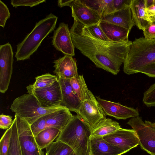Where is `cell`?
Segmentation results:
<instances>
[{
  "label": "cell",
  "mask_w": 155,
  "mask_h": 155,
  "mask_svg": "<svg viewBox=\"0 0 155 155\" xmlns=\"http://www.w3.org/2000/svg\"><path fill=\"white\" fill-rule=\"evenodd\" d=\"M61 130L55 127L45 129L40 131L35 137L36 141L40 148H46L57 138Z\"/></svg>",
  "instance_id": "24"
},
{
  "label": "cell",
  "mask_w": 155,
  "mask_h": 155,
  "mask_svg": "<svg viewBox=\"0 0 155 155\" xmlns=\"http://www.w3.org/2000/svg\"><path fill=\"white\" fill-rule=\"evenodd\" d=\"M13 120L10 115L2 114L0 115V128L2 129H7L12 125Z\"/></svg>",
  "instance_id": "34"
},
{
  "label": "cell",
  "mask_w": 155,
  "mask_h": 155,
  "mask_svg": "<svg viewBox=\"0 0 155 155\" xmlns=\"http://www.w3.org/2000/svg\"><path fill=\"white\" fill-rule=\"evenodd\" d=\"M12 130L11 126L7 129L0 140V155H7L9 148Z\"/></svg>",
  "instance_id": "28"
},
{
  "label": "cell",
  "mask_w": 155,
  "mask_h": 155,
  "mask_svg": "<svg viewBox=\"0 0 155 155\" xmlns=\"http://www.w3.org/2000/svg\"><path fill=\"white\" fill-rule=\"evenodd\" d=\"M127 124L135 131L141 148L151 155H155V123L144 122L139 116L131 118Z\"/></svg>",
  "instance_id": "6"
},
{
  "label": "cell",
  "mask_w": 155,
  "mask_h": 155,
  "mask_svg": "<svg viewBox=\"0 0 155 155\" xmlns=\"http://www.w3.org/2000/svg\"><path fill=\"white\" fill-rule=\"evenodd\" d=\"M19 141L22 155H44L36 141L30 125L15 114Z\"/></svg>",
  "instance_id": "8"
},
{
  "label": "cell",
  "mask_w": 155,
  "mask_h": 155,
  "mask_svg": "<svg viewBox=\"0 0 155 155\" xmlns=\"http://www.w3.org/2000/svg\"><path fill=\"white\" fill-rule=\"evenodd\" d=\"M146 11L151 21L155 19V4L147 8Z\"/></svg>",
  "instance_id": "39"
},
{
  "label": "cell",
  "mask_w": 155,
  "mask_h": 155,
  "mask_svg": "<svg viewBox=\"0 0 155 155\" xmlns=\"http://www.w3.org/2000/svg\"><path fill=\"white\" fill-rule=\"evenodd\" d=\"M130 0H113V4L115 11L120 10L129 5Z\"/></svg>",
  "instance_id": "38"
},
{
  "label": "cell",
  "mask_w": 155,
  "mask_h": 155,
  "mask_svg": "<svg viewBox=\"0 0 155 155\" xmlns=\"http://www.w3.org/2000/svg\"><path fill=\"white\" fill-rule=\"evenodd\" d=\"M143 102L148 107L155 106V83L144 92Z\"/></svg>",
  "instance_id": "29"
},
{
  "label": "cell",
  "mask_w": 155,
  "mask_h": 155,
  "mask_svg": "<svg viewBox=\"0 0 155 155\" xmlns=\"http://www.w3.org/2000/svg\"><path fill=\"white\" fill-rule=\"evenodd\" d=\"M99 25L111 41H128L130 31L120 26L101 21Z\"/></svg>",
  "instance_id": "21"
},
{
  "label": "cell",
  "mask_w": 155,
  "mask_h": 155,
  "mask_svg": "<svg viewBox=\"0 0 155 155\" xmlns=\"http://www.w3.org/2000/svg\"><path fill=\"white\" fill-rule=\"evenodd\" d=\"M124 73H138L142 68L155 64V38H136L132 42L123 63Z\"/></svg>",
  "instance_id": "2"
},
{
  "label": "cell",
  "mask_w": 155,
  "mask_h": 155,
  "mask_svg": "<svg viewBox=\"0 0 155 155\" xmlns=\"http://www.w3.org/2000/svg\"><path fill=\"white\" fill-rule=\"evenodd\" d=\"M75 48L97 68L114 75L119 72L132 41H107L95 37L88 28L74 19L70 29Z\"/></svg>",
  "instance_id": "1"
},
{
  "label": "cell",
  "mask_w": 155,
  "mask_h": 155,
  "mask_svg": "<svg viewBox=\"0 0 155 155\" xmlns=\"http://www.w3.org/2000/svg\"><path fill=\"white\" fill-rule=\"evenodd\" d=\"M103 137L106 141L121 149L125 153L139 145L137 134L133 129L120 128Z\"/></svg>",
  "instance_id": "11"
},
{
  "label": "cell",
  "mask_w": 155,
  "mask_h": 155,
  "mask_svg": "<svg viewBox=\"0 0 155 155\" xmlns=\"http://www.w3.org/2000/svg\"><path fill=\"white\" fill-rule=\"evenodd\" d=\"M69 79L72 88L81 102L85 100L96 99L88 88L82 75H78Z\"/></svg>",
  "instance_id": "23"
},
{
  "label": "cell",
  "mask_w": 155,
  "mask_h": 155,
  "mask_svg": "<svg viewBox=\"0 0 155 155\" xmlns=\"http://www.w3.org/2000/svg\"><path fill=\"white\" fill-rule=\"evenodd\" d=\"M104 5L102 16L109 14L115 11L113 0H104Z\"/></svg>",
  "instance_id": "35"
},
{
  "label": "cell",
  "mask_w": 155,
  "mask_h": 155,
  "mask_svg": "<svg viewBox=\"0 0 155 155\" xmlns=\"http://www.w3.org/2000/svg\"><path fill=\"white\" fill-rule=\"evenodd\" d=\"M52 45L58 51L64 55H75L74 48L70 30L68 24L61 23L54 31Z\"/></svg>",
  "instance_id": "14"
},
{
  "label": "cell",
  "mask_w": 155,
  "mask_h": 155,
  "mask_svg": "<svg viewBox=\"0 0 155 155\" xmlns=\"http://www.w3.org/2000/svg\"><path fill=\"white\" fill-rule=\"evenodd\" d=\"M91 129L83 119L77 114L61 131L56 140L69 146L77 155H89Z\"/></svg>",
  "instance_id": "3"
},
{
  "label": "cell",
  "mask_w": 155,
  "mask_h": 155,
  "mask_svg": "<svg viewBox=\"0 0 155 155\" xmlns=\"http://www.w3.org/2000/svg\"><path fill=\"white\" fill-rule=\"evenodd\" d=\"M151 21L152 23L155 24V19L152 20Z\"/></svg>",
  "instance_id": "43"
},
{
  "label": "cell",
  "mask_w": 155,
  "mask_h": 155,
  "mask_svg": "<svg viewBox=\"0 0 155 155\" xmlns=\"http://www.w3.org/2000/svg\"><path fill=\"white\" fill-rule=\"evenodd\" d=\"M96 98L106 115L117 119H126L139 116L138 110L123 105L118 103L105 100L96 97Z\"/></svg>",
  "instance_id": "15"
},
{
  "label": "cell",
  "mask_w": 155,
  "mask_h": 155,
  "mask_svg": "<svg viewBox=\"0 0 155 155\" xmlns=\"http://www.w3.org/2000/svg\"><path fill=\"white\" fill-rule=\"evenodd\" d=\"M64 107L62 105L50 107H42L34 95L28 93L15 98L10 108L15 114L25 120L31 125L41 117Z\"/></svg>",
  "instance_id": "5"
},
{
  "label": "cell",
  "mask_w": 155,
  "mask_h": 155,
  "mask_svg": "<svg viewBox=\"0 0 155 155\" xmlns=\"http://www.w3.org/2000/svg\"><path fill=\"white\" fill-rule=\"evenodd\" d=\"M147 8L155 4V0H145Z\"/></svg>",
  "instance_id": "41"
},
{
  "label": "cell",
  "mask_w": 155,
  "mask_h": 155,
  "mask_svg": "<svg viewBox=\"0 0 155 155\" xmlns=\"http://www.w3.org/2000/svg\"><path fill=\"white\" fill-rule=\"evenodd\" d=\"M58 80L61 91L62 105L70 111L77 113L80 107L81 101L72 88L69 79L58 78Z\"/></svg>",
  "instance_id": "18"
},
{
  "label": "cell",
  "mask_w": 155,
  "mask_h": 155,
  "mask_svg": "<svg viewBox=\"0 0 155 155\" xmlns=\"http://www.w3.org/2000/svg\"><path fill=\"white\" fill-rule=\"evenodd\" d=\"M144 38L147 39L155 38V24L152 23L144 31Z\"/></svg>",
  "instance_id": "36"
},
{
  "label": "cell",
  "mask_w": 155,
  "mask_h": 155,
  "mask_svg": "<svg viewBox=\"0 0 155 155\" xmlns=\"http://www.w3.org/2000/svg\"><path fill=\"white\" fill-rule=\"evenodd\" d=\"M80 1L89 8L99 12L101 15L103 0Z\"/></svg>",
  "instance_id": "33"
},
{
  "label": "cell",
  "mask_w": 155,
  "mask_h": 155,
  "mask_svg": "<svg viewBox=\"0 0 155 155\" xmlns=\"http://www.w3.org/2000/svg\"><path fill=\"white\" fill-rule=\"evenodd\" d=\"M146 74L149 77H155V64H152L144 67L138 72Z\"/></svg>",
  "instance_id": "37"
},
{
  "label": "cell",
  "mask_w": 155,
  "mask_h": 155,
  "mask_svg": "<svg viewBox=\"0 0 155 155\" xmlns=\"http://www.w3.org/2000/svg\"><path fill=\"white\" fill-rule=\"evenodd\" d=\"M46 1L45 0H12L11 2L13 6L16 8L20 6H28L32 7Z\"/></svg>",
  "instance_id": "31"
},
{
  "label": "cell",
  "mask_w": 155,
  "mask_h": 155,
  "mask_svg": "<svg viewBox=\"0 0 155 155\" xmlns=\"http://www.w3.org/2000/svg\"><path fill=\"white\" fill-rule=\"evenodd\" d=\"M54 63L53 72L58 78L69 79L78 75L76 61L71 56L64 55Z\"/></svg>",
  "instance_id": "16"
},
{
  "label": "cell",
  "mask_w": 155,
  "mask_h": 155,
  "mask_svg": "<svg viewBox=\"0 0 155 155\" xmlns=\"http://www.w3.org/2000/svg\"><path fill=\"white\" fill-rule=\"evenodd\" d=\"M120 128L117 122L105 118L99 121L92 128L91 137H103Z\"/></svg>",
  "instance_id": "22"
},
{
  "label": "cell",
  "mask_w": 155,
  "mask_h": 155,
  "mask_svg": "<svg viewBox=\"0 0 155 155\" xmlns=\"http://www.w3.org/2000/svg\"><path fill=\"white\" fill-rule=\"evenodd\" d=\"M135 25L143 31L152 22L147 14L145 0H131L130 3Z\"/></svg>",
  "instance_id": "20"
},
{
  "label": "cell",
  "mask_w": 155,
  "mask_h": 155,
  "mask_svg": "<svg viewBox=\"0 0 155 155\" xmlns=\"http://www.w3.org/2000/svg\"><path fill=\"white\" fill-rule=\"evenodd\" d=\"M73 116L65 107L40 117L31 125V128L35 137L41 131L49 128H56L61 131Z\"/></svg>",
  "instance_id": "7"
},
{
  "label": "cell",
  "mask_w": 155,
  "mask_h": 155,
  "mask_svg": "<svg viewBox=\"0 0 155 155\" xmlns=\"http://www.w3.org/2000/svg\"></svg>",
  "instance_id": "44"
},
{
  "label": "cell",
  "mask_w": 155,
  "mask_h": 155,
  "mask_svg": "<svg viewBox=\"0 0 155 155\" xmlns=\"http://www.w3.org/2000/svg\"><path fill=\"white\" fill-rule=\"evenodd\" d=\"M27 90L28 94L36 97L42 107H50L62 105L61 91L58 79L49 87Z\"/></svg>",
  "instance_id": "10"
},
{
  "label": "cell",
  "mask_w": 155,
  "mask_h": 155,
  "mask_svg": "<svg viewBox=\"0 0 155 155\" xmlns=\"http://www.w3.org/2000/svg\"><path fill=\"white\" fill-rule=\"evenodd\" d=\"M70 7L74 19L86 26L99 23L101 21V15L87 7L80 0H73Z\"/></svg>",
  "instance_id": "13"
},
{
  "label": "cell",
  "mask_w": 155,
  "mask_h": 155,
  "mask_svg": "<svg viewBox=\"0 0 155 155\" xmlns=\"http://www.w3.org/2000/svg\"><path fill=\"white\" fill-rule=\"evenodd\" d=\"M58 18L51 13L36 23L32 31L17 45L15 56L17 61L30 58L45 38L54 30Z\"/></svg>",
  "instance_id": "4"
},
{
  "label": "cell",
  "mask_w": 155,
  "mask_h": 155,
  "mask_svg": "<svg viewBox=\"0 0 155 155\" xmlns=\"http://www.w3.org/2000/svg\"><path fill=\"white\" fill-rule=\"evenodd\" d=\"M11 127L10 145L7 155H22L19 141L16 120L15 117Z\"/></svg>",
  "instance_id": "26"
},
{
  "label": "cell",
  "mask_w": 155,
  "mask_h": 155,
  "mask_svg": "<svg viewBox=\"0 0 155 155\" xmlns=\"http://www.w3.org/2000/svg\"><path fill=\"white\" fill-rule=\"evenodd\" d=\"M101 21L116 25L130 31L135 25L130 5L111 13L102 16Z\"/></svg>",
  "instance_id": "17"
},
{
  "label": "cell",
  "mask_w": 155,
  "mask_h": 155,
  "mask_svg": "<svg viewBox=\"0 0 155 155\" xmlns=\"http://www.w3.org/2000/svg\"><path fill=\"white\" fill-rule=\"evenodd\" d=\"M73 0H60L58 1V6L61 8L65 6H70Z\"/></svg>",
  "instance_id": "40"
},
{
  "label": "cell",
  "mask_w": 155,
  "mask_h": 155,
  "mask_svg": "<svg viewBox=\"0 0 155 155\" xmlns=\"http://www.w3.org/2000/svg\"><path fill=\"white\" fill-rule=\"evenodd\" d=\"M99 23L86 27L96 38L104 41H111L99 26Z\"/></svg>",
  "instance_id": "30"
},
{
  "label": "cell",
  "mask_w": 155,
  "mask_h": 155,
  "mask_svg": "<svg viewBox=\"0 0 155 155\" xmlns=\"http://www.w3.org/2000/svg\"><path fill=\"white\" fill-rule=\"evenodd\" d=\"M76 113L83 119L91 129L99 121L106 118V115L96 98L85 100L82 101Z\"/></svg>",
  "instance_id": "12"
},
{
  "label": "cell",
  "mask_w": 155,
  "mask_h": 155,
  "mask_svg": "<svg viewBox=\"0 0 155 155\" xmlns=\"http://www.w3.org/2000/svg\"><path fill=\"white\" fill-rule=\"evenodd\" d=\"M13 52L9 43L0 46V91L4 93L8 90L13 71Z\"/></svg>",
  "instance_id": "9"
},
{
  "label": "cell",
  "mask_w": 155,
  "mask_h": 155,
  "mask_svg": "<svg viewBox=\"0 0 155 155\" xmlns=\"http://www.w3.org/2000/svg\"><path fill=\"white\" fill-rule=\"evenodd\" d=\"M89 155H121L125 152L106 141L103 137H91Z\"/></svg>",
  "instance_id": "19"
},
{
  "label": "cell",
  "mask_w": 155,
  "mask_h": 155,
  "mask_svg": "<svg viewBox=\"0 0 155 155\" xmlns=\"http://www.w3.org/2000/svg\"><path fill=\"white\" fill-rule=\"evenodd\" d=\"M46 149L45 155H71L74 152L69 146L59 140L53 142Z\"/></svg>",
  "instance_id": "25"
},
{
  "label": "cell",
  "mask_w": 155,
  "mask_h": 155,
  "mask_svg": "<svg viewBox=\"0 0 155 155\" xmlns=\"http://www.w3.org/2000/svg\"><path fill=\"white\" fill-rule=\"evenodd\" d=\"M10 14L6 5L0 0V25L4 28L7 20L10 17Z\"/></svg>",
  "instance_id": "32"
},
{
  "label": "cell",
  "mask_w": 155,
  "mask_h": 155,
  "mask_svg": "<svg viewBox=\"0 0 155 155\" xmlns=\"http://www.w3.org/2000/svg\"><path fill=\"white\" fill-rule=\"evenodd\" d=\"M35 82L26 87L27 89L43 88L52 85L58 79L57 76L50 73H46L37 76L35 78Z\"/></svg>",
  "instance_id": "27"
},
{
  "label": "cell",
  "mask_w": 155,
  "mask_h": 155,
  "mask_svg": "<svg viewBox=\"0 0 155 155\" xmlns=\"http://www.w3.org/2000/svg\"><path fill=\"white\" fill-rule=\"evenodd\" d=\"M71 155H77L75 152H74Z\"/></svg>",
  "instance_id": "42"
}]
</instances>
